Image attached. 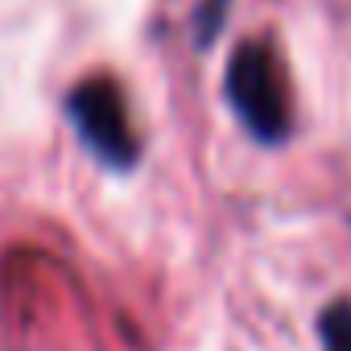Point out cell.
<instances>
[{"label":"cell","instance_id":"3","mask_svg":"<svg viewBox=\"0 0 351 351\" xmlns=\"http://www.w3.org/2000/svg\"><path fill=\"white\" fill-rule=\"evenodd\" d=\"M318 335H322V351H351V306L347 302L326 306L318 318Z\"/></svg>","mask_w":351,"mask_h":351},{"label":"cell","instance_id":"4","mask_svg":"<svg viewBox=\"0 0 351 351\" xmlns=\"http://www.w3.org/2000/svg\"><path fill=\"white\" fill-rule=\"evenodd\" d=\"M228 9H232V0H199L195 5V42L199 46H211L228 21Z\"/></svg>","mask_w":351,"mask_h":351},{"label":"cell","instance_id":"1","mask_svg":"<svg viewBox=\"0 0 351 351\" xmlns=\"http://www.w3.org/2000/svg\"><path fill=\"white\" fill-rule=\"evenodd\" d=\"M228 104L240 116V124L265 141V145H281L293 128L289 120V91H285V71L277 62V54L265 42H244L232 62H228Z\"/></svg>","mask_w":351,"mask_h":351},{"label":"cell","instance_id":"2","mask_svg":"<svg viewBox=\"0 0 351 351\" xmlns=\"http://www.w3.org/2000/svg\"><path fill=\"white\" fill-rule=\"evenodd\" d=\"M66 112L79 128V136L87 141V149L112 165V169H128L136 165L141 157V136L132 128V116H128V99L120 91L116 79L108 75H91L83 79L71 99H66Z\"/></svg>","mask_w":351,"mask_h":351}]
</instances>
